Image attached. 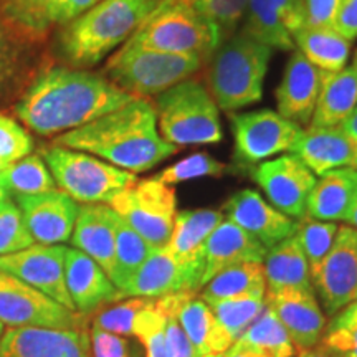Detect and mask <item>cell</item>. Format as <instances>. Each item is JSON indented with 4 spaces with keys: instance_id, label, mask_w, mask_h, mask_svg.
Wrapping results in <instances>:
<instances>
[{
    "instance_id": "obj_1",
    "label": "cell",
    "mask_w": 357,
    "mask_h": 357,
    "mask_svg": "<svg viewBox=\"0 0 357 357\" xmlns=\"http://www.w3.org/2000/svg\"><path fill=\"white\" fill-rule=\"evenodd\" d=\"M102 73L48 65L24 95L13 102V113L40 136H60L132 101Z\"/></svg>"
},
{
    "instance_id": "obj_2",
    "label": "cell",
    "mask_w": 357,
    "mask_h": 357,
    "mask_svg": "<svg viewBox=\"0 0 357 357\" xmlns=\"http://www.w3.org/2000/svg\"><path fill=\"white\" fill-rule=\"evenodd\" d=\"M52 144L93 154L123 171L141 174L178 153L159 134L154 102L134 98L119 109L63 132Z\"/></svg>"
},
{
    "instance_id": "obj_3",
    "label": "cell",
    "mask_w": 357,
    "mask_h": 357,
    "mask_svg": "<svg viewBox=\"0 0 357 357\" xmlns=\"http://www.w3.org/2000/svg\"><path fill=\"white\" fill-rule=\"evenodd\" d=\"M158 3L159 0H101L61 25L58 52L73 68L95 66L126 43Z\"/></svg>"
},
{
    "instance_id": "obj_4",
    "label": "cell",
    "mask_w": 357,
    "mask_h": 357,
    "mask_svg": "<svg viewBox=\"0 0 357 357\" xmlns=\"http://www.w3.org/2000/svg\"><path fill=\"white\" fill-rule=\"evenodd\" d=\"M271 50L245 32L234 37L217 48L207 70V84L218 109L225 113L245 108L258 102L263 96Z\"/></svg>"
},
{
    "instance_id": "obj_5",
    "label": "cell",
    "mask_w": 357,
    "mask_h": 357,
    "mask_svg": "<svg viewBox=\"0 0 357 357\" xmlns=\"http://www.w3.org/2000/svg\"><path fill=\"white\" fill-rule=\"evenodd\" d=\"M159 134L177 147L217 144L223 139L218 106L197 78H187L154 98Z\"/></svg>"
},
{
    "instance_id": "obj_6",
    "label": "cell",
    "mask_w": 357,
    "mask_h": 357,
    "mask_svg": "<svg viewBox=\"0 0 357 357\" xmlns=\"http://www.w3.org/2000/svg\"><path fill=\"white\" fill-rule=\"evenodd\" d=\"M205 65L197 55H176L124 43L106 61L102 75L134 98H155L194 77Z\"/></svg>"
},
{
    "instance_id": "obj_7",
    "label": "cell",
    "mask_w": 357,
    "mask_h": 357,
    "mask_svg": "<svg viewBox=\"0 0 357 357\" xmlns=\"http://www.w3.org/2000/svg\"><path fill=\"white\" fill-rule=\"evenodd\" d=\"M126 43L176 55H197L205 63L220 47L215 29L187 0H159Z\"/></svg>"
},
{
    "instance_id": "obj_8",
    "label": "cell",
    "mask_w": 357,
    "mask_h": 357,
    "mask_svg": "<svg viewBox=\"0 0 357 357\" xmlns=\"http://www.w3.org/2000/svg\"><path fill=\"white\" fill-rule=\"evenodd\" d=\"M42 159L60 190L78 204L108 205L119 192L137 181L136 174L70 147L52 144L42 151Z\"/></svg>"
},
{
    "instance_id": "obj_9",
    "label": "cell",
    "mask_w": 357,
    "mask_h": 357,
    "mask_svg": "<svg viewBox=\"0 0 357 357\" xmlns=\"http://www.w3.org/2000/svg\"><path fill=\"white\" fill-rule=\"evenodd\" d=\"M124 222L153 248L166 247L177 215V192L174 185L154 176L137 178L108 204Z\"/></svg>"
},
{
    "instance_id": "obj_10",
    "label": "cell",
    "mask_w": 357,
    "mask_h": 357,
    "mask_svg": "<svg viewBox=\"0 0 357 357\" xmlns=\"http://www.w3.org/2000/svg\"><path fill=\"white\" fill-rule=\"evenodd\" d=\"M230 123L234 160L242 167H255L275 155L289 153L305 129L271 109L231 113Z\"/></svg>"
},
{
    "instance_id": "obj_11",
    "label": "cell",
    "mask_w": 357,
    "mask_h": 357,
    "mask_svg": "<svg viewBox=\"0 0 357 357\" xmlns=\"http://www.w3.org/2000/svg\"><path fill=\"white\" fill-rule=\"evenodd\" d=\"M0 324L8 328H48L84 331V316L0 271Z\"/></svg>"
},
{
    "instance_id": "obj_12",
    "label": "cell",
    "mask_w": 357,
    "mask_h": 357,
    "mask_svg": "<svg viewBox=\"0 0 357 357\" xmlns=\"http://www.w3.org/2000/svg\"><path fill=\"white\" fill-rule=\"evenodd\" d=\"M252 177L280 212L294 220L306 217L307 200L318 178L296 155L288 153L268 159L253 167Z\"/></svg>"
},
{
    "instance_id": "obj_13",
    "label": "cell",
    "mask_w": 357,
    "mask_h": 357,
    "mask_svg": "<svg viewBox=\"0 0 357 357\" xmlns=\"http://www.w3.org/2000/svg\"><path fill=\"white\" fill-rule=\"evenodd\" d=\"M312 287L331 318L357 300V230L351 225L337 229L331 250L312 276Z\"/></svg>"
},
{
    "instance_id": "obj_14",
    "label": "cell",
    "mask_w": 357,
    "mask_h": 357,
    "mask_svg": "<svg viewBox=\"0 0 357 357\" xmlns=\"http://www.w3.org/2000/svg\"><path fill=\"white\" fill-rule=\"evenodd\" d=\"M65 258L63 245L33 243L20 252L0 257V271L15 276L68 310L77 311L66 289Z\"/></svg>"
},
{
    "instance_id": "obj_15",
    "label": "cell",
    "mask_w": 357,
    "mask_h": 357,
    "mask_svg": "<svg viewBox=\"0 0 357 357\" xmlns=\"http://www.w3.org/2000/svg\"><path fill=\"white\" fill-rule=\"evenodd\" d=\"M204 268L178 263L166 247L153 248L134 278L119 289L116 301L126 298H160L202 289Z\"/></svg>"
},
{
    "instance_id": "obj_16",
    "label": "cell",
    "mask_w": 357,
    "mask_h": 357,
    "mask_svg": "<svg viewBox=\"0 0 357 357\" xmlns=\"http://www.w3.org/2000/svg\"><path fill=\"white\" fill-rule=\"evenodd\" d=\"M15 202L37 243L60 245L71 238L79 204L63 190L52 189L33 195H17Z\"/></svg>"
},
{
    "instance_id": "obj_17",
    "label": "cell",
    "mask_w": 357,
    "mask_h": 357,
    "mask_svg": "<svg viewBox=\"0 0 357 357\" xmlns=\"http://www.w3.org/2000/svg\"><path fill=\"white\" fill-rule=\"evenodd\" d=\"M222 213L247 234L255 236L266 248L293 236L300 227V220L280 212L252 189H243L231 195L223 204Z\"/></svg>"
},
{
    "instance_id": "obj_18",
    "label": "cell",
    "mask_w": 357,
    "mask_h": 357,
    "mask_svg": "<svg viewBox=\"0 0 357 357\" xmlns=\"http://www.w3.org/2000/svg\"><path fill=\"white\" fill-rule=\"evenodd\" d=\"M266 305L291 337L296 354L316 347L326 329V316L316 291L306 289H281L266 293Z\"/></svg>"
},
{
    "instance_id": "obj_19",
    "label": "cell",
    "mask_w": 357,
    "mask_h": 357,
    "mask_svg": "<svg viewBox=\"0 0 357 357\" xmlns=\"http://www.w3.org/2000/svg\"><path fill=\"white\" fill-rule=\"evenodd\" d=\"M0 357H91L86 331L10 328L0 337Z\"/></svg>"
},
{
    "instance_id": "obj_20",
    "label": "cell",
    "mask_w": 357,
    "mask_h": 357,
    "mask_svg": "<svg viewBox=\"0 0 357 357\" xmlns=\"http://www.w3.org/2000/svg\"><path fill=\"white\" fill-rule=\"evenodd\" d=\"M326 75L328 71L314 66L301 52L294 50L284 70L283 82L276 89L278 114L301 128L310 126Z\"/></svg>"
},
{
    "instance_id": "obj_21",
    "label": "cell",
    "mask_w": 357,
    "mask_h": 357,
    "mask_svg": "<svg viewBox=\"0 0 357 357\" xmlns=\"http://www.w3.org/2000/svg\"><path fill=\"white\" fill-rule=\"evenodd\" d=\"M65 283L75 310L83 316L114 303L118 296V288L106 271L78 248H66Z\"/></svg>"
},
{
    "instance_id": "obj_22",
    "label": "cell",
    "mask_w": 357,
    "mask_h": 357,
    "mask_svg": "<svg viewBox=\"0 0 357 357\" xmlns=\"http://www.w3.org/2000/svg\"><path fill=\"white\" fill-rule=\"evenodd\" d=\"M266 247L229 218H223L204 248L202 288L213 276L240 263H263Z\"/></svg>"
},
{
    "instance_id": "obj_23",
    "label": "cell",
    "mask_w": 357,
    "mask_h": 357,
    "mask_svg": "<svg viewBox=\"0 0 357 357\" xmlns=\"http://www.w3.org/2000/svg\"><path fill=\"white\" fill-rule=\"evenodd\" d=\"M174 316L199 356H211L227 352L231 339L223 331L211 306L199 296L197 291H181L169 294Z\"/></svg>"
},
{
    "instance_id": "obj_24",
    "label": "cell",
    "mask_w": 357,
    "mask_h": 357,
    "mask_svg": "<svg viewBox=\"0 0 357 357\" xmlns=\"http://www.w3.org/2000/svg\"><path fill=\"white\" fill-rule=\"evenodd\" d=\"M356 142L341 126H307L294 142L289 154H294L314 176L349 167L356 153Z\"/></svg>"
},
{
    "instance_id": "obj_25",
    "label": "cell",
    "mask_w": 357,
    "mask_h": 357,
    "mask_svg": "<svg viewBox=\"0 0 357 357\" xmlns=\"http://www.w3.org/2000/svg\"><path fill=\"white\" fill-rule=\"evenodd\" d=\"M116 220L118 213L109 205L82 204L70 238L73 248L91 257L108 276L114 263Z\"/></svg>"
},
{
    "instance_id": "obj_26",
    "label": "cell",
    "mask_w": 357,
    "mask_h": 357,
    "mask_svg": "<svg viewBox=\"0 0 357 357\" xmlns=\"http://www.w3.org/2000/svg\"><path fill=\"white\" fill-rule=\"evenodd\" d=\"M222 220L223 213L213 208L177 212L166 250L182 265L204 268L205 243Z\"/></svg>"
},
{
    "instance_id": "obj_27",
    "label": "cell",
    "mask_w": 357,
    "mask_h": 357,
    "mask_svg": "<svg viewBox=\"0 0 357 357\" xmlns=\"http://www.w3.org/2000/svg\"><path fill=\"white\" fill-rule=\"evenodd\" d=\"M357 199V172L352 167H341L321 176L316 181L306 217L323 222H346Z\"/></svg>"
},
{
    "instance_id": "obj_28",
    "label": "cell",
    "mask_w": 357,
    "mask_h": 357,
    "mask_svg": "<svg viewBox=\"0 0 357 357\" xmlns=\"http://www.w3.org/2000/svg\"><path fill=\"white\" fill-rule=\"evenodd\" d=\"M60 0H0V20L22 38L43 45L60 25Z\"/></svg>"
},
{
    "instance_id": "obj_29",
    "label": "cell",
    "mask_w": 357,
    "mask_h": 357,
    "mask_svg": "<svg viewBox=\"0 0 357 357\" xmlns=\"http://www.w3.org/2000/svg\"><path fill=\"white\" fill-rule=\"evenodd\" d=\"M263 270L266 278V293L281 289L314 291L310 266L294 235L266 250Z\"/></svg>"
},
{
    "instance_id": "obj_30",
    "label": "cell",
    "mask_w": 357,
    "mask_h": 357,
    "mask_svg": "<svg viewBox=\"0 0 357 357\" xmlns=\"http://www.w3.org/2000/svg\"><path fill=\"white\" fill-rule=\"evenodd\" d=\"M229 352L236 357H294L296 347L275 311L266 305Z\"/></svg>"
},
{
    "instance_id": "obj_31",
    "label": "cell",
    "mask_w": 357,
    "mask_h": 357,
    "mask_svg": "<svg viewBox=\"0 0 357 357\" xmlns=\"http://www.w3.org/2000/svg\"><path fill=\"white\" fill-rule=\"evenodd\" d=\"M357 106V65L328 73L310 126H339Z\"/></svg>"
},
{
    "instance_id": "obj_32",
    "label": "cell",
    "mask_w": 357,
    "mask_h": 357,
    "mask_svg": "<svg viewBox=\"0 0 357 357\" xmlns=\"http://www.w3.org/2000/svg\"><path fill=\"white\" fill-rule=\"evenodd\" d=\"M296 50L328 73H336L347 65L351 53L349 40L342 37L334 26H301L293 33Z\"/></svg>"
},
{
    "instance_id": "obj_33",
    "label": "cell",
    "mask_w": 357,
    "mask_h": 357,
    "mask_svg": "<svg viewBox=\"0 0 357 357\" xmlns=\"http://www.w3.org/2000/svg\"><path fill=\"white\" fill-rule=\"evenodd\" d=\"M255 294H266L263 263H240L227 268L205 284L200 296L205 303H213Z\"/></svg>"
},
{
    "instance_id": "obj_34",
    "label": "cell",
    "mask_w": 357,
    "mask_h": 357,
    "mask_svg": "<svg viewBox=\"0 0 357 357\" xmlns=\"http://www.w3.org/2000/svg\"><path fill=\"white\" fill-rule=\"evenodd\" d=\"M153 252V247L142 236L132 230L121 217L116 220V245H114V263L109 280L114 287L123 289L139 271L142 263Z\"/></svg>"
},
{
    "instance_id": "obj_35",
    "label": "cell",
    "mask_w": 357,
    "mask_h": 357,
    "mask_svg": "<svg viewBox=\"0 0 357 357\" xmlns=\"http://www.w3.org/2000/svg\"><path fill=\"white\" fill-rule=\"evenodd\" d=\"M242 32L270 48L287 52L296 50L293 35L281 22L270 0H250Z\"/></svg>"
},
{
    "instance_id": "obj_36",
    "label": "cell",
    "mask_w": 357,
    "mask_h": 357,
    "mask_svg": "<svg viewBox=\"0 0 357 357\" xmlns=\"http://www.w3.org/2000/svg\"><path fill=\"white\" fill-rule=\"evenodd\" d=\"M8 195H33L56 189V182L40 154H29L0 172Z\"/></svg>"
},
{
    "instance_id": "obj_37",
    "label": "cell",
    "mask_w": 357,
    "mask_h": 357,
    "mask_svg": "<svg viewBox=\"0 0 357 357\" xmlns=\"http://www.w3.org/2000/svg\"><path fill=\"white\" fill-rule=\"evenodd\" d=\"M207 305L211 306L223 331L229 334L231 342H235L265 310L266 294L230 298V300L213 301Z\"/></svg>"
},
{
    "instance_id": "obj_38",
    "label": "cell",
    "mask_w": 357,
    "mask_h": 357,
    "mask_svg": "<svg viewBox=\"0 0 357 357\" xmlns=\"http://www.w3.org/2000/svg\"><path fill=\"white\" fill-rule=\"evenodd\" d=\"M337 229L339 225L336 222L314 220V218L310 217L300 220V227H298L294 236H296L298 243H300L303 253H305L307 266H310L311 280L312 276L318 273L321 263L331 250Z\"/></svg>"
},
{
    "instance_id": "obj_39",
    "label": "cell",
    "mask_w": 357,
    "mask_h": 357,
    "mask_svg": "<svg viewBox=\"0 0 357 357\" xmlns=\"http://www.w3.org/2000/svg\"><path fill=\"white\" fill-rule=\"evenodd\" d=\"M42 47L22 38L12 29L0 20V68L26 70L40 73L47 68V61L42 56Z\"/></svg>"
},
{
    "instance_id": "obj_40",
    "label": "cell",
    "mask_w": 357,
    "mask_h": 357,
    "mask_svg": "<svg viewBox=\"0 0 357 357\" xmlns=\"http://www.w3.org/2000/svg\"><path fill=\"white\" fill-rule=\"evenodd\" d=\"M194 10L215 29L218 43L227 42L238 32L250 0H187Z\"/></svg>"
},
{
    "instance_id": "obj_41",
    "label": "cell",
    "mask_w": 357,
    "mask_h": 357,
    "mask_svg": "<svg viewBox=\"0 0 357 357\" xmlns=\"http://www.w3.org/2000/svg\"><path fill=\"white\" fill-rule=\"evenodd\" d=\"M132 336L141 341L146 357H167L166 312L159 306L158 298L137 314L132 326Z\"/></svg>"
},
{
    "instance_id": "obj_42",
    "label": "cell",
    "mask_w": 357,
    "mask_h": 357,
    "mask_svg": "<svg viewBox=\"0 0 357 357\" xmlns=\"http://www.w3.org/2000/svg\"><path fill=\"white\" fill-rule=\"evenodd\" d=\"M230 174V166L220 162L207 153L192 154L189 158L177 160L176 164L169 166L155 174V178L162 184L176 185L181 182L194 181L200 177H222Z\"/></svg>"
},
{
    "instance_id": "obj_43",
    "label": "cell",
    "mask_w": 357,
    "mask_h": 357,
    "mask_svg": "<svg viewBox=\"0 0 357 357\" xmlns=\"http://www.w3.org/2000/svg\"><path fill=\"white\" fill-rule=\"evenodd\" d=\"M33 236L26 229L22 212L13 200L0 202V257L32 247Z\"/></svg>"
},
{
    "instance_id": "obj_44",
    "label": "cell",
    "mask_w": 357,
    "mask_h": 357,
    "mask_svg": "<svg viewBox=\"0 0 357 357\" xmlns=\"http://www.w3.org/2000/svg\"><path fill=\"white\" fill-rule=\"evenodd\" d=\"M153 298H126L118 305L106 307L98 312L93 326L102 331L119 334V336H132V326L137 314L149 305Z\"/></svg>"
},
{
    "instance_id": "obj_45",
    "label": "cell",
    "mask_w": 357,
    "mask_h": 357,
    "mask_svg": "<svg viewBox=\"0 0 357 357\" xmlns=\"http://www.w3.org/2000/svg\"><path fill=\"white\" fill-rule=\"evenodd\" d=\"M33 139L15 119L0 113V172L32 154Z\"/></svg>"
},
{
    "instance_id": "obj_46",
    "label": "cell",
    "mask_w": 357,
    "mask_h": 357,
    "mask_svg": "<svg viewBox=\"0 0 357 357\" xmlns=\"http://www.w3.org/2000/svg\"><path fill=\"white\" fill-rule=\"evenodd\" d=\"M159 306L166 312V342H167V357H200L195 347L192 346L189 337L178 326L176 316H174L171 296L158 298Z\"/></svg>"
},
{
    "instance_id": "obj_47",
    "label": "cell",
    "mask_w": 357,
    "mask_h": 357,
    "mask_svg": "<svg viewBox=\"0 0 357 357\" xmlns=\"http://www.w3.org/2000/svg\"><path fill=\"white\" fill-rule=\"evenodd\" d=\"M89 346H91V357H139L129 346L126 337L102 331L96 326H93L89 333Z\"/></svg>"
},
{
    "instance_id": "obj_48",
    "label": "cell",
    "mask_w": 357,
    "mask_h": 357,
    "mask_svg": "<svg viewBox=\"0 0 357 357\" xmlns=\"http://www.w3.org/2000/svg\"><path fill=\"white\" fill-rule=\"evenodd\" d=\"M321 347L333 357H357V324L326 329Z\"/></svg>"
},
{
    "instance_id": "obj_49",
    "label": "cell",
    "mask_w": 357,
    "mask_h": 357,
    "mask_svg": "<svg viewBox=\"0 0 357 357\" xmlns=\"http://www.w3.org/2000/svg\"><path fill=\"white\" fill-rule=\"evenodd\" d=\"M38 73L26 70H7L0 68V106H6L8 102H15L24 95L29 84Z\"/></svg>"
},
{
    "instance_id": "obj_50",
    "label": "cell",
    "mask_w": 357,
    "mask_h": 357,
    "mask_svg": "<svg viewBox=\"0 0 357 357\" xmlns=\"http://www.w3.org/2000/svg\"><path fill=\"white\" fill-rule=\"evenodd\" d=\"M270 3L291 35L306 25L305 0H270Z\"/></svg>"
},
{
    "instance_id": "obj_51",
    "label": "cell",
    "mask_w": 357,
    "mask_h": 357,
    "mask_svg": "<svg viewBox=\"0 0 357 357\" xmlns=\"http://www.w3.org/2000/svg\"><path fill=\"white\" fill-rule=\"evenodd\" d=\"M306 25L334 26L341 0H305Z\"/></svg>"
},
{
    "instance_id": "obj_52",
    "label": "cell",
    "mask_w": 357,
    "mask_h": 357,
    "mask_svg": "<svg viewBox=\"0 0 357 357\" xmlns=\"http://www.w3.org/2000/svg\"><path fill=\"white\" fill-rule=\"evenodd\" d=\"M334 29L349 42L357 38V0H341Z\"/></svg>"
},
{
    "instance_id": "obj_53",
    "label": "cell",
    "mask_w": 357,
    "mask_h": 357,
    "mask_svg": "<svg viewBox=\"0 0 357 357\" xmlns=\"http://www.w3.org/2000/svg\"><path fill=\"white\" fill-rule=\"evenodd\" d=\"M98 2H101V0H60V25L77 19L78 15L96 6Z\"/></svg>"
},
{
    "instance_id": "obj_54",
    "label": "cell",
    "mask_w": 357,
    "mask_h": 357,
    "mask_svg": "<svg viewBox=\"0 0 357 357\" xmlns=\"http://www.w3.org/2000/svg\"><path fill=\"white\" fill-rule=\"evenodd\" d=\"M357 324V300L349 303L346 307L331 318L328 329L331 328H344V326H356Z\"/></svg>"
},
{
    "instance_id": "obj_55",
    "label": "cell",
    "mask_w": 357,
    "mask_h": 357,
    "mask_svg": "<svg viewBox=\"0 0 357 357\" xmlns=\"http://www.w3.org/2000/svg\"><path fill=\"white\" fill-rule=\"evenodd\" d=\"M339 126H341L342 131H344L347 136H349L351 139L357 144V106L354 108V111L347 116L344 121L339 124Z\"/></svg>"
},
{
    "instance_id": "obj_56",
    "label": "cell",
    "mask_w": 357,
    "mask_h": 357,
    "mask_svg": "<svg viewBox=\"0 0 357 357\" xmlns=\"http://www.w3.org/2000/svg\"><path fill=\"white\" fill-rule=\"evenodd\" d=\"M296 356H298V357H333L331 354H329L328 351L323 349V347H321L319 344L316 346V347H312V349L298 352Z\"/></svg>"
},
{
    "instance_id": "obj_57",
    "label": "cell",
    "mask_w": 357,
    "mask_h": 357,
    "mask_svg": "<svg viewBox=\"0 0 357 357\" xmlns=\"http://www.w3.org/2000/svg\"><path fill=\"white\" fill-rule=\"evenodd\" d=\"M346 225H351L352 229H356L357 230V199H356V202H354V205H352V208H351V212H349V215H347V218H346Z\"/></svg>"
},
{
    "instance_id": "obj_58",
    "label": "cell",
    "mask_w": 357,
    "mask_h": 357,
    "mask_svg": "<svg viewBox=\"0 0 357 357\" xmlns=\"http://www.w3.org/2000/svg\"><path fill=\"white\" fill-rule=\"evenodd\" d=\"M8 197H10V195H8V192H7V189H6V185L2 184V178H0V202H2V200L8 199Z\"/></svg>"
},
{
    "instance_id": "obj_59",
    "label": "cell",
    "mask_w": 357,
    "mask_h": 357,
    "mask_svg": "<svg viewBox=\"0 0 357 357\" xmlns=\"http://www.w3.org/2000/svg\"><path fill=\"white\" fill-rule=\"evenodd\" d=\"M202 357H236V356H231L229 351L227 352H220V354H211V356H202Z\"/></svg>"
},
{
    "instance_id": "obj_60",
    "label": "cell",
    "mask_w": 357,
    "mask_h": 357,
    "mask_svg": "<svg viewBox=\"0 0 357 357\" xmlns=\"http://www.w3.org/2000/svg\"><path fill=\"white\" fill-rule=\"evenodd\" d=\"M349 167H352L354 169V171L357 172V146H356V153H354V159H352V162H351V166Z\"/></svg>"
},
{
    "instance_id": "obj_61",
    "label": "cell",
    "mask_w": 357,
    "mask_h": 357,
    "mask_svg": "<svg viewBox=\"0 0 357 357\" xmlns=\"http://www.w3.org/2000/svg\"><path fill=\"white\" fill-rule=\"evenodd\" d=\"M352 63L357 65V52H356V55H354V60H352Z\"/></svg>"
},
{
    "instance_id": "obj_62",
    "label": "cell",
    "mask_w": 357,
    "mask_h": 357,
    "mask_svg": "<svg viewBox=\"0 0 357 357\" xmlns=\"http://www.w3.org/2000/svg\"><path fill=\"white\" fill-rule=\"evenodd\" d=\"M2 326L3 324H0V337H2Z\"/></svg>"
}]
</instances>
